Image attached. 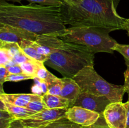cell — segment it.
Masks as SVG:
<instances>
[{"label": "cell", "instance_id": "6da1fadb", "mask_svg": "<svg viewBox=\"0 0 129 128\" xmlns=\"http://www.w3.org/2000/svg\"><path fill=\"white\" fill-rule=\"evenodd\" d=\"M60 7L34 3L15 5L1 0L0 23L27 30L37 35L58 36L67 28Z\"/></svg>", "mask_w": 129, "mask_h": 128}, {"label": "cell", "instance_id": "7a4b0ae2", "mask_svg": "<svg viewBox=\"0 0 129 128\" xmlns=\"http://www.w3.org/2000/svg\"><path fill=\"white\" fill-rule=\"evenodd\" d=\"M119 1L83 0L75 6L64 3L60 7L63 21L66 25L71 26H100L123 30L126 18L117 13Z\"/></svg>", "mask_w": 129, "mask_h": 128}, {"label": "cell", "instance_id": "3957f363", "mask_svg": "<svg viewBox=\"0 0 129 128\" xmlns=\"http://www.w3.org/2000/svg\"><path fill=\"white\" fill-rule=\"evenodd\" d=\"M94 55L84 45L64 41L44 63L59 72L63 77L73 79L86 67L94 66Z\"/></svg>", "mask_w": 129, "mask_h": 128}, {"label": "cell", "instance_id": "277c9868", "mask_svg": "<svg viewBox=\"0 0 129 128\" xmlns=\"http://www.w3.org/2000/svg\"><path fill=\"white\" fill-rule=\"evenodd\" d=\"M117 30L113 28L100 26H71L58 36L63 41L86 46L94 54L105 52L113 53V47L117 43L109 33Z\"/></svg>", "mask_w": 129, "mask_h": 128}, {"label": "cell", "instance_id": "5b68a950", "mask_svg": "<svg viewBox=\"0 0 129 128\" xmlns=\"http://www.w3.org/2000/svg\"><path fill=\"white\" fill-rule=\"evenodd\" d=\"M80 87V92L106 96L112 102H122L125 93L123 85L110 84L101 77L94 66H87L73 78Z\"/></svg>", "mask_w": 129, "mask_h": 128}, {"label": "cell", "instance_id": "8992f818", "mask_svg": "<svg viewBox=\"0 0 129 128\" xmlns=\"http://www.w3.org/2000/svg\"><path fill=\"white\" fill-rule=\"evenodd\" d=\"M68 108L47 109L24 119H19L28 128H40L60 118L66 117Z\"/></svg>", "mask_w": 129, "mask_h": 128}, {"label": "cell", "instance_id": "52a82bcc", "mask_svg": "<svg viewBox=\"0 0 129 128\" xmlns=\"http://www.w3.org/2000/svg\"><path fill=\"white\" fill-rule=\"evenodd\" d=\"M103 115L110 128H126L127 111L122 102L110 104L105 109Z\"/></svg>", "mask_w": 129, "mask_h": 128}, {"label": "cell", "instance_id": "ba28073f", "mask_svg": "<svg viewBox=\"0 0 129 128\" xmlns=\"http://www.w3.org/2000/svg\"><path fill=\"white\" fill-rule=\"evenodd\" d=\"M112 102L106 96H100L86 92H80L73 106H78L103 115V112Z\"/></svg>", "mask_w": 129, "mask_h": 128}, {"label": "cell", "instance_id": "9c48e42d", "mask_svg": "<svg viewBox=\"0 0 129 128\" xmlns=\"http://www.w3.org/2000/svg\"><path fill=\"white\" fill-rule=\"evenodd\" d=\"M38 36L27 30L0 23V41L18 43L23 40L35 41Z\"/></svg>", "mask_w": 129, "mask_h": 128}, {"label": "cell", "instance_id": "30bf717a", "mask_svg": "<svg viewBox=\"0 0 129 128\" xmlns=\"http://www.w3.org/2000/svg\"><path fill=\"white\" fill-rule=\"evenodd\" d=\"M96 112L78 106H73L68 109L66 117L73 122L81 126H89L96 122L101 117Z\"/></svg>", "mask_w": 129, "mask_h": 128}, {"label": "cell", "instance_id": "8fae6325", "mask_svg": "<svg viewBox=\"0 0 129 128\" xmlns=\"http://www.w3.org/2000/svg\"><path fill=\"white\" fill-rule=\"evenodd\" d=\"M63 40L57 35H39L35 41L37 50L41 55L49 56L62 44Z\"/></svg>", "mask_w": 129, "mask_h": 128}, {"label": "cell", "instance_id": "7c38bea8", "mask_svg": "<svg viewBox=\"0 0 129 128\" xmlns=\"http://www.w3.org/2000/svg\"><path fill=\"white\" fill-rule=\"evenodd\" d=\"M42 96L34 94H0V100L16 106L26 107L29 102L41 99Z\"/></svg>", "mask_w": 129, "mask_h": 128}, {"label": "cell", "instance_id": "4fadbf2b", "mask_svg": "<svg viewBox=\"0 0 129 128\" xmlns=\"http://www.w3.org/2000/svg\"><path fill=\"white\" fill-rule=\"evenodd\" d=\"M61 79L63 87L60 96L69 100L72 103L73 107L76 99L80 93V87L73 79L63 77Z\"/></svg>", "mask_w": 129, "mask_h": 128}, {"label": "cell", "instance_id": "5bb4252c", "mask_svg": "<svg viewBox=\"0 0 129 128\" xmlns=\"http://www.w3.org/2000/svg\"><path fill=\"white\" fill-rule=\"evenodd\" d=\"M23 52L30 58L37 61L45 63L48 56L41 55L37 50L35 41L30 40H23L18 43Z\"/></svg>", "mask_w": 129, "mask_h": 128}, {"label": "cell", "instance_id": "9a60e30c", "mask_svg": "<svg viewBox=\"0 0 129 128\" xmlns=\"http://www.w3.org/2000/svg\"><path fill=\"white\" fill-rule=\"evenodd\" d=\"M42 100L48 109H69L73 107V104L69 100L59 95L44 94L42 95Z\"/></svg>", "mask_w": 129, "mask_h": 128}, {"label": "cell", "instance_id": "2e32d148", "mask_svg": "<svg viewBox=\"0 0 129 128\" xmlns=\"http://www.w3.org/2000/svg\"><path fill=\"white\" fill-rule=\"evenodd\" d=\"M4 102V101H3ZM6 106V110L9 112L16 119H21L35 114V112L28 109L26 107L16 106L4 102Z\"/></svg>", "mask_w": 129, "mask_h": 128}, {"label": "cell", "instance_id": "e0dca14e", "mask_svg": "<svg viewBox=\"0 0 129 128\" xmlns=\"http://www.w3.org/2000/svg\"><path fill=\"white\" fill-rule=\"evenodd\" d=\"M45 82L48 84L47 94L60 96L63 87L62 79L57 77L51 73Z\"/></svg>", "mask_w": 129, "mask_h": 128}, {"label": "cell", "instance_id": "ac0fdd59", "mask_svg": "<svg viewBox=\"0 0 129 128\" xmlns=\"http://www.w3.org/2000/svg\"><path fill=\"white\" fill-rule=\"evenodd\" d=\"M81 125L71 121L66 117H64L40 128H81Z\"/></svg>", "mask_w": 129, "mask_h": 128}, {"label": "cell", "instance_id": "d6986e66", "mask_svg": "<svg viewBox=\"0 0 129 128\" xmlns=\"http://www.w3.org/2000/svg\"><path fill=\"white\" fill-rule=\"evenodd\" d=\"M0 48H3L6 50L11 59L18 53L22 51L18 43H8L0 41Z\"/></svg>", "mask_w": 129, "mask_h": 128}, {"label": "cell", "instance_id": "ffe728a7", "mask_svg": "<svg viewBox=\"0 0 129 128\" xmlns=\"http://www.w3.org/2000/svg\"><path fill=\"white\" fill-rule=\"evenodd\" d=\"M21 69H22L23 73L26 74L28 76L33 77L34 79L35 77V73L37 70V60H32L26 61L20 65Z\"/></svg>", "mask_w": 129, "mask_h": 128}, {"label": "cell", "instance_id": "44dd1931", "mask_svg": "<svg viewBox=\"0 0 129 128\" xmlns=\"http://www.w3.org/2000/svg\"><path fill=\"white\" fill-rule=\"evenodd\" d=\"M15 117L6 110H0V128H8L13 120Z\"/></svg>", "mask_w": 129, "mask_h": 128}, {"label": "cell", "instance_id": "7402d4cb", "mask_svg": "<svg viewBox=\"0 0 129 128\" xmlns=\"http://www.w3.org/2000/svg\"><path fill=\"white\" fill-rule=\"evenodd\" d=\"M14 2H20L23 0H11ZM30 3L38 4L42 6H58L60 7L63 5L64 2L60 0H25Z\"/></svg>", "mask_w": 129, "mask_h": 128}, {"label": "cell", "instance_id": "603a6c76", "mask_svg": "<svg viewBox=\"0 0 129 128\" xmlns=\"http://www.w3.org/2000/svg\"><path fill=\"white\" fill-rule=\"evenodd\" d=\"M45 63L42 61H37V70L35 73V77L40 80H46L49 78L51 73L48 71L45 67Z\"/></svg>", "mask_w": 129, "mask_h": 128}, {"label": "cell", "instance_id": "cb8c5ba5", "mask_svg": "<svg viewBox=\"0 0 129 128\" xmlns=\"http://www.w3.org/2000/svg\"><path fill=\"white\" fill-rule=\"evenodd\" d=\"M26 107L29 110L35 112L36 113L48 109L45 103L43 102L42 97L41 99L31 101L30 102H29V104H28Z\"/></svg>", "mask_w": 129, "mask_h": 128}, {"label": "cell", "instance_id": "d4e9b609", "mask_svg": "<svg viewBox=\"0 0 129 128\" xmlns=\"http://www.w3.org/2000/svg\"><path fill=\"white\" fill-rule=\"evenodd\" d=\"M114 51H118L123 56L127 68H129V45L120 44L117 43L113 47Z\"/></svg>", "mask_w": 129, "mask_h": 128}, {"label": "cell", "instance_id": "484cf974", "mask_svg": "<svg viewBox=\"0 0 129 128\" xmlns=\"http://www.w3.org/2000/svg\"><path fill=\"white\" fill-rule=\"evenodd\" d=\"M30 79L33 80V77L28 76L23 73L19 74H10L6 77V82H20L23 81V80H30Z\"/></svg>", "mask_w": 129, "mask_h": 128}, {"label": "cell", "instance_id": "4316f807", "mask_svg": "<svg viewBox=\"0 0 129 128\" xmlns=\"http://www.w3.org/2000/svg\"><path fill=\"white\" fill-rule=\"evenodd\" d=\"M10 75L8 71V68L5 65H0V85H1V92L0 94H2L5 93L3 89V85L4 83L6 82V79L8 75Z\"/></svg>", "mask_w": 129, "mask_h": 128}, {"label": "cell", "instance_id": "83f0119b", "mask_svg": "<svg viewBox=\"0 0 129 128\" xmlns=\"http://www.w3.org/2000/svg\"><path fill=\"white\" fill-rule=\"evenodd\" d=\"M12 60L8 52L3 48H0V65L6 66Z\"/></svg>", "mask_w": 129, "mask_h": 128}, {"label": "cell", "instance_id": "f1b7e54d", "mask_svg": "<svg viewBox=\"0 0 129 128\" xmlns=\"http://www.w3.org/2000/svg\"><path fill=\"white\" fill-rule=\"evenodd\" d=\"M31 60L29 57H28L25 53L22 51L18 53L17 55H15L13 58H12L13 61L15 62V64L16 65H21V64L23 63L26 62V61H28V60Z\"/></svg>", "mask_w": 129, "mask_h": 128}, {"label": "cell", "instance_id": "f546056e", "mask_svg": "<svg viewBox=\"0 0 129 128\" xmlns=\"http://www.w3.org/2000/svg\"><path fill=\"white\" fill-rule=\"evenodd\" d=\"M33 80H34L35 84L39 85V86L41 88L42 90V91H43V93H44V94H47L48 84H47V83L45 81V80H40V79L36 77H35L33 79Z\"/></svg>", "mask_w": 129, "mask_h": 128}, {"label": "cell", "instance_id": "4dcf8cb0", "mask_svg": "<svg viewBox=\"0 0 129 128\" xmlns=\"http://www.w3.org/2000/svg\"><path fill=\"white\" fill-rule=\"evenodd\" d=\"M7 68L10 74H19L23 73L22 69L20 65H14Z\"/></svg>", "mask_w": 129, "mask_h": 128}, {"label": "cell", "instance_id": "1f68e13d", "mask_svg": "<svg viewBox=\"0 0 129 128\" xmlns=\"http://www.w3.org/2000/svg\"><path fill=\"white\" fill-rule=\"evenodd\" d=\"M125 82L123 87L125 89V91L126 93H129V68H127V70L124 72Z\"/></svg>", "mask_w": 129, "mask_h": 128}, {"label": "cell", "instance_id": "d6a6232c", "mask_svg": "<svg viewBox=\"0 0 129 128\" xmlns=\"http://www.w3.org/2000/svg\"><path fill=\"white\" fill-rule=\"evenodd\" d=\"M99 120V119H98ZM99 120L96 122L94 124H92V125H89V126H85L83 127L81 126V128H110L109 126L107 124L106 122H99Z\"/></svg>", "mask_w": 129, "mask_h": 128}, {"label": "cell", "instance_id": "836d02e7", "mask_svg": "<svg viewBox=\"0 0 129 128\" xmlns=\"http://www.w3.org/2000/svg\"><path fill=\"white\" fill-rule=\"evenodd\" d=\"M8 128H28L22 124L19 119L13 120Z\"/></svg>", "mask_w": 129, "mask_h": 128}, {"label": "cell", "instance_id": "e575fe53", "mask_svg": "<svg viewBox=\"0 0 129 128\" xmlns=\"http://www.w3.org/2000/svg\"><path fill=\"white\" fill-rule=\"evenodd\" d=\"M31 92H32V94H36V95H41V96H42L44 95V93H43V91L39 85H36V84H34L31 87Z\"/></svg>", "mask_w": 129, "mask_h": 128}, {"label": "cell", "instance_id": "d590c367", "mask_svg": "<svg viewBox=\"0 0 129 128\" xmlns=\"http://www.w3.org/2000/svg\"><path fill=\"white\" fill-rule=\"evenodd\" d=\"M64 3L69 6H75L82 2L83 0H62Z\"/></svg>", "mask_w": 129, "mask_h": 128}, {"label": "cell", "instance_id": "8d00e7d4", "mask_svg": "<svg viewBox=\"0 0 129 128\" xmlns=\"http://www.w3.org/2000/svg\"><path fill=\"white\" fill-rule=\"evenodd\" d=\"M124 105L126 108V111H127V125H126V128H129V100L125 103H124Z\"/></svg>", "mask_w": 129, "mask_h": 128}, {"label": "cell", "instance_id": "74e56055", "mask_svg": "<svg viewBox=\"0 0 129 128\" xmlns=\"http://www.w3.org/2000/svg\"><path fill=\"white\" fill-rule=\"evenodd\" d=\"M123 30L127 31V35L129 36V19L126 18L124 26H123Z\"/></svg>", "mask_w": 129, "mask_h": 128}, {"label": "cell", "instance_id": "f35d334b", "mask_svg": "<svg viewBox=\"0 0 129 128\" xmlns=\"http://www.w3.org/2000/svg\"><path fill=\"white\" fill-rule=\"evenodd\" d=\"M128 100H129V93L128 94Z\"/></svg>", "mask_w": 129, "mask_h": 128}]
</instances>
